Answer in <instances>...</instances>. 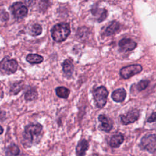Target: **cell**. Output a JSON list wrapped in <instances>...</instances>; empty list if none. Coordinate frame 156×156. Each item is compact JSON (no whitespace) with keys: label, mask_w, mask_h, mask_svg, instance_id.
<instances>
[{"label":"cell","mask_w":156,"mask_h":156,"mask_svg":"<svg viewBox=\"0 0 156 156\" xmlns=\"http://www.w3.org/2000/svg\"><path fill=\"white\" fill-rule=\"evenodd\" d=\"M70 26L68 23H61L55 24L52 29L51 35L54 41L62 42L65 40L70 34Z\"/></svg>","instance_id":"obj_1"},{"label":"cell","mask_w":156,"mask_h":156,"mask_svg":"<svg viewBox=\"0 0 156 156\" xmlns=\"http://www.w3.org/2000/svg\"><path fill=\"white\" fill-rule=\"evenodd\" d=\"M108 92L105 87L101 86L96 88L93 91V96L95 104L98 108H102L107 102Z\"/></svg>","instance_id":"obj_2"},{"label":"cell","mask_w":156,"mask_h":156,"mask_svg":"<svg viewBox=\"0 0 156 156\" xmlns=\"http://www.w3.org/2000/svg\"><path fill=\"white\" fill-rule=\"evenodd\" d=\"M42 130V126L40 124H29L25 127L24 138L29 142H32L39 136Z\"/></svg>","instance_id":"obj_3"},{"label":"cell","mask_w":156,"mask_h":156,"mask_svg":"<svg viewBox=\"0 0 156 156\" xmlns=\"http://www.w3.org/2000/svg\"><path fill=\"white\" fill-rule=\"evenodd\" d=\"M140 145L144 150L151 153H154L156 151V135H146L142 138Z\"/></svg>","instance_id":"obj_4"},{"label":"cell","mask_w":156,"mask_h":156,"mask_svg":"<svg viewBox=\"0 0 156 156\" xmlns=\"http://www.w3.org/2000/svg\"><path fill=\"white\" fill-rule=\"evenodd\" d=\"M18 68V63L14 59L4 58L0 62V71L6 74L14 73Z\"/></svg>","instance_id":"obj_5"},{"label":"cell","mask_w":156,"mask_h":156,"mask_svg":"<svg viewBox=\"0 0 156 156\" xmlns=\"http://www.w3.org/2000/svg\"><path fill=\"white\" fill-rule=\"evenodd\" d=\"M142 69V66L140 65H131L122 68L119 71V74L122 78L129 79L140 73Z\"/></svg>","instance_id":"obj_6"},{"label":"cell","mask_w":156,"mask_h":156,"mask_svg":"<svg viewBox=\"0 0 156 156\" xmlns=\"http://www.w3.org/2000/svg\"><path fill=\"white\" fill-rule=\"evenodd\" d=\"M10 9L13 16L17 19L24 17L27 13V7L20 2L14 3Z\"/></svg>","instance_id":"obj_7"},{"label":"cell","mask_w":156,"mask_h":156,"mask_svg":"<svg viewBox=\"0 0 156 156\" xmlns=\"http://www.w3.org/2000/svg\"><path fill=\"white\" fill-rule=\"evenodd\" d=\"M121 121L124 125H127L136 121L139 118V112L136 109L129 111L126 115H121L120 116Z\"/></svg>","instance_id":"obj_8"},{"label":"cell","mask_w":156,"mask_h":156,"mask_svg":"<svg viewBox=\"0 0 156 156\" xmlns=\"http://www.w3.org/2000/svg\"><path fill=\"white\" fill-rule=\"evenodd\" d=\"M99 121L101 122V124L99 126V129L101 130L108 132L111 130L113 127V122L112 120L107 117L104 115H100L98 117Z\"/></svg>","instance_id":"obj_9"},{"label":"cell","mask_w":156,"mask_h":156,"mask_svg":"<svg viewBox=\"0 0 156 156\" xmlns=\"http://www.w3.org/2000/svg\"><path fill=\"white\" fill-rule=\"evenodd\" d=\"M136 46V43L130 38H122L119 41V46L124 51H132Z\"/></svg>","instance_id":"obj_10"},{"label":"cell","mask_w":156,"mask_h":156,"mask_svg":"<svg viewBox=\"0 0 156 156\" xmlns=\"http://www.w3.org/2000/svg\"><path fill=\"white\" fill-rule=\"evenodd\" d=\"M89 147L88 142L85 140L83 139L79 141L76 147V152L77 156H85L87 151Z\"/></svg>","instance_id":"obj_11"},{"label":"cell","mask_w":156,"mask_h":156,"mask_svg":"<svg viewBox=\"0 0 156 156\" xmlns=\"http://www.w3.org/2000/svg\"><path fill=\"white\" fill-rule=\"evenodd\" d=\"M126 96V91L124 88H119L112 93V98L116 102H122Z\"/></svg>","instance_id":"obj_12"},{"label":"cell","mask_w":156,"mask_h":156,"mask_svg":"<svg viewBox=\"0 0 156 156\" xmlns=\"http://www.w3.org/2000/svg\"><path fill=\"white\" fill-rule=\"evenodd\" d=\"M124 138L122 133H118L115 135H113L109 142L110 146L113 148L118 147L124 141Z\"/></svg>","instance_id":"obj_13"},{"label":"cell","mask_w":156,"mask_h":156,"mask_svg":"<svg viewBox=\"0 0 156 156\" xmlns=\"http://www.w3.org/2000/svg\"><path fill=\"white\" fill-rule=\"evenodd\" d=\"M91 12L94 16L97 17L99 22L103 21L107 16V12L104 9H99L94 7L91 9Z\"/></svg>","instance_id":"obj_14"},{"label":"cell","mask_w":156,"mask_h":156,"mask_svg":"<svg viewBox=\"0 0 156 156\" xmlns=\"http://www.w3.org/2000/svg\"><path fill=\"white\" fill-rule=\"evenodd\" d=\"M119 28V24L116 21H112L109 25L106 27L104 34L105 35H112L115 34Z\"/></svg>","instance_id":"obj_15"},{"label":"cell","mask_w":156,"mask_h":156,"mask_svg":"<svg viewBox=\"0 0 156 156\" xmlns=\"http://www.w3.org/2000/svg\"><path fill=\"white\" fill-rule=\"evenodd\" d=\"M63 71L68 77H70L74 70V66L69 59H66L63 63Z\"/></svg>","instance_id":"obj_16"},{"label":"cell","mask_w":156,"mask_h":156,"mask_svg":"<svg viewBox=\"0 0 156 156\" xmlns=\"http://www.w3.org/2000/svg\"><path fill=\"white\" fill-rule=\"evenodd\" d=\"M26 60L30 63L37 64L41 63L43 60V58L38 54H30L27 55Z\"/></svg>","instance_id":"obj_17"},{"label":"cell","mask_w":156,"mask_h":156,"mask_svg":"<svg viewBox=\"0 0 156 156\" xmlns=\"http://www.w3.org/2000/svg\"><path fill=\"white\" fill-rule=\"evenodd\" d=\"M55 92H56L57 95L58 97H60L61 98L66 99L69 94L70 91L69 89L66 88V87H59L55 89Z\"/></svg>","instance_id":"obj_18"},{"label":"cell","mask_w":156,"mask_h":156,"mask_svg":"<svg viewBox=\"0 0 156 156\" xmlns=\"http://www.w3.org/2000/svg\"><path fill=\"white\" fill-rule=\"evenodd\" d=\"M7 156H17L20 154V149L16 144L10 145L6 150Z\"/></svg>","instance_id":"obj_19"},{"label":"cell","mask_w":156,"mask_h":156,"mask_svg":"<svg viewBox=\"0 0 156 156\" xmlns=\"http://www.w3.org/2000/svg\"><path fill=\"white\" fill-rule=\"evenodd\" d=\"M38 94L37 92L34 90V89H30L25 94V99L27 101H32L35 99L37 98Z\"/></svg>","instance_id":"obj_20"},{"label":"cell","mask_w":156,"mask_h":156,"mask_svg":"<svg viewBox=\"0 0 156 156\" xmlns=\"http://www.w3.org/2000/svg\"><path fill=\"white\" fill-rule=\"evenodd\" d=\"M41 32H42V28L41 26L38 24H35L32 26L30 33L32 35L36 36V35H40L41 33Z\"/></svg>","instance_id":"obj_21"},{"label":"cell","mask_w":156,"mask_h":156,"mask_svg":"<svg viewBox=\"0 0 156 156\" xmlns=\"http://www.w3.org/2000/svg\"><path fill=\"white\" fill-rule=\"evenodd\" d=\"M149 85V81L147 80H141L137 84V89L139 91H142L147 88Z\"/></svg>","instance_id":"obj_22"},{"label":"cell","mask_w":156,"mask_h":156,"mask_svg":"<svg viewBox=\"0 0 156 156\" xmlns=\"http://www.w3.org/2000/svg\"><path fill=\"white\" fill-rule=\"evenodd\" d=\"M147 122H156V112H153L151 115L147 119Z\"/></svg>","instance_id":"obj_23"},{"label":"cell","mask_w":156,"mask_h":156,"mask_svg":"<svg viewBox=\"0 0 156 156\" xmlns=\"http://www.w3.org/2000/svg\"><path fill=\"white\" fill-rule=\"evenodd\" d=\"M13 87H16L15 88H12V90H11V91H13V92H14V93H15V91H16V89H17V91H20L21 90V83H15V84H14L13 85Z\"/></svg>","instance_id":"obj_24"},{"label":"cell","mask_w":156,"mask_h":156,"mask_svg":"<svg viewBox=\"0 0 156 156\" xmlns=\"http://www.w3.org/2000/svg\"><path fill=\"white\" fill-rule=\"evenodd\" d=\"M2 132H3V129H2V127L0 126V134L2 133Z\"/></svg>","instance_id":"obj_25"}]
</instances>
